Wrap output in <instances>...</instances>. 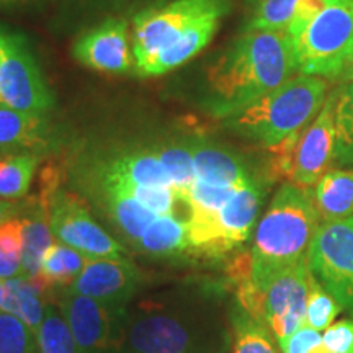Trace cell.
Returning <instances> with one entry per match:
<instances>
[{
    "mask_svg": "<svg viewBox=\"0 0 353 353\" xmlns=\"http://www.w3.org/2000/svg\"><path fill=\"white\" fill-rule=\"evenodd\" d=\"M299 72L286 30L245 28L206 72L205 108L221 120L239 113Z\"/></svg>",
    "mask_w": 353,
    "mask_h": 353,
    "instance_id": "6da1fadb",
    "label": "cell"
},
{
    "mask_svg": "<svg viewBox=\"0 0 353 353\" xmlns=\"http://www.w3.org/2000/svg\"><path fill=\"white\" fill-rule=\"evenodd\" d=\"M226 341L200 299L182 290L128 306L123 353H224Z\"/></svg>",
    "mask_w": 353,
    "mask_h": 353,
    "instance_id": "7a4b0ae2",
    "label": "cell"
},
{
    "mask_svg": "<svg viewBox=\"0 0 353 353\" xmlns=\"http://www.w3.org/2000/svg\"><path fill=\"white\" fill-rule=\"evenodd\" d=\"M321 223L311 188L291 182L278 188L255 228L250 250V278L259 298V311L260 294L272 278L307 259Z\"/></svg>",
    "mask_w": 353,
    "mask_h": 353,
    "instance_id": "3957f363",
    "label": "cell"
},
{
    "mask_svg": "<svg viewBox=\"0 0 353 353\" xmlns=\"http://www.w3.org/2000/svg\"><path fill=\"white\" fill-rule=\"evenodd\" d=\"M327 81L296 74L275 90L224 120L234 134L272 148L306 128L325 103Z\"/></svg>",
    "mask_w": 353,
    "mask_h": 353,
    "instance_id": "277c9868",
    "label": "cell"
},
{
    "mask_svg": "<svg viewBox=\"0 0 353 353\" xmlns=\"http://www.w3.org/2000/svg\"><path fill=\"white\" fill-rule=\"evenodd\" d=\"M291 39L299 72L339 79L353 54V0H330Z\"/></svg>",
    "mask_w": 353,
    "mask_h": 353,
    "instance_id": "5b68a950",
    "label": "cell"
},
{
    "mask_svg": "<svg viewBox=\"0 0 353 353\" xmlns=\"http://www.w3.org/2000/svg\"><path fill=\"white\" fill-rule=\"evenodd\" d=\"M226 0H174L151 7L132 19V56L136 74L162 50L170 46L188 26L208 15H226Z\"/></svg>",
    "mask_w": 353,
    "mask_h": 353,
    "instance_id": "8992f818",
    "label": "cell"
},
{
    "mask_svg": "<svg viewBox=\"0 0 353 353\" xmlns=\"http://www.w3.org/2000/svg\"><path fill=\"white\" fill-rule=\"evenodd\" d=\"M0 101L3 107L44 114L54 97L44 81L28 41L0 25Z\"/></svg>",
    "mask_w": 353,
    "mask_h": 353,
    "instance_id": "52a82bcc",
    "label": "cell"
},
{
    "mask_svg": "<svg viewBox=\"0 0 353 353\" xmlns=\"http://www.w3.org/2000/svg\"><path fill=\"white\" fill-rule=\"evenodd\" d=\"M307 263L324 290L353 314V216L321 223Z\"/></svg>",
    "mask_w": 353,
    "mask_h": 353,
    "instance_id": "ba28073f",
    "label": "cell"
},
{
    "mask_svg": "<svg viewBox=\"0 0 353 353\" xmlns=\"http://www.w3.org/2000/svg\"><path fill=\"white\" fill-rule=\"evenodd\" d=\"M59 311L79 353H123L128 307H114L63 290Z\"/></svg>",
    "mask_w": 353,
    "mask_h": 353,
    "instance_id": "9c48e42d",
    "label": "cell"
},
{
    "mask_svg": "<svg viewBox=\"0 0 353 353\" xmlns=\"http://www.w3.org/2000/svg\"><path fill=\"white\" fill-rule=\"evenodd\" d=\"M50 226L57 242L88 259H123L125 245L105 231L88 213L81 198L57 188L50 201Z\"/></svg>",
    "mask_w": 353,
    "mask_h": 353,
    "instance_id": "30bf717a",
    "label": "cell"
},
{
    "mask_svg": "<svg viewBox=\"0 0 353 353\" xmlns=\"http://www.w3.org/2000/svg\"><path fill=\"white\" fill-rule=\"evenodd\" d=\"M309 276L311 270L304 259L273 276L260 294L259 321L270 329L280 347L304 325Z\"/></svg>",
    "mask_w": 353,
    "mask_h": 353,
    "instance_id": "8fae6325",
    "label": "cell"
},
{
    "mask_svg": "<svg viewBox=\"0 0 353 353\" xmlns=\"http://www.w3.org/2000/svg\"><path fill=\"white\" fill-rule=\"evenodd\" d=\"M143 272L126 257L88 259L69 291L114 307H128L138 293Z\"/></svg>",
    "mask_w": 353,
    "mask_h": 353,
    "instance_id": "7c38bea8",
    "label": "cell"
},
{
    "mask_svg": "<svg viewBox=\"0 0 353 353\" xmlns=\"http://www.w3.org/2000/svg\"><path fill=\"white\" fill-rule=\"evenodd\" d=\"M72 56L99 72H130L134 68V56L128 39V23L121 19H108L87 30L74 43Z\"/></svg>",
    "mask_w": 353,
    "mask_h": 353,
    "instance_id": "4fadbf2b",
    "label": "cell"
},
{
    "mask_svg": "<svg viewBox=\"0 0 353 353\" xmlns=\"http://www.w3.org/2000/svg\"><path fill=\"white\" fill-rule=\"evenodd\" d=\"M335 92L325 100L317 117L304 128L298 141L291 183L311 188L334 162Z\"/></svg>",
    "mask_w": 353,
    "mask_h": 353,
    "instance_id": "5bb4252c",
    "label": "cell"
},
{
    "mask_svg": "<svg viewBox=\"0 0 353 353\" xmlns=\"http://www.w3.org/2000/svg\"><path fill=\"white\" fill-rule=\"evenodd\" d=\"M265 196V183L254 179L234 190L231 198L219 210L218 224L226 254L250 239Z\"/></svg>",
    "mask_w": 353,
    "mask_h": 353,
    "instance_id": "9a60e30c",
    "label": "cell"
},
{
    "mask_svg": "<svg viewBox=\"0 0 353 353\" xmlns=\"http://www.w3.org/2000/svg\"><path fill=\"white\" fill-rule=\"evenodd\" d=\"M195 167V176L200 182L216 187L239 188L250 180L257 179L249 165L237 152L224 145L210 141H193L190 143Z\"/></svg>",
    "mask_w": 353,
    "mask_h": 353,
    "instance_id": "2e32d148",
    "label": "cell"
},
{
    "mask_svg": "<svg viewBox=\"0 0 353 353\" xmlns=\"http://www.w3.org/2000/svg\"><path fill=\"white\" fill-rule=\"evenodd\" d=\"M223 17L224 15H221V13H214V15H208L205 19L195 21L170 46L162 50L151 63L141 69L138 76L157 77L187 64L190 59L200 54L208 46Z\"/></svg>",
    "mask_w": 353,
    "mask_h": 353,
    "instance_id": "e0dca14e",
    "label": "cell"
},
{
    "mask_svg": "<svg viewBox=\"0 0 353 353\" xmlns=\"http://www.w3.org/2000/svg\"><path fill=\"white\" fill-rule=\"evenodd\" d=\"M97 183L101 208L108 214V218L132 247H136L143 234L159 216L148 210L145 206L131 196L130 193L123 192L121 188L107 183Z\"/></svg>",
    "mask_w": 353,
    "mask_h": 353,
    "instance_id": "ac0fdd59",
    "label": "cell"
},
{
    "mask_svg": "<svg viewBox=\"0 0 353 353\" xmlns=\"http://www.w3.org/2000/svg\"><path fill=\"white\" fill-rule=\"evenodd\" d=\"M105 174L145 187L174 188L169 174L159 159L157 149H131L112 156L95 167Z\"/></svg>",
    "mask_w": 353,
    "mask_h": 353,
    "instance_id": "d6986e66",
    "label": "cell"
},
{
    "mask_svg": "<svg viewBox=\"0 0 353 353\" xmlns=\"http://www.w3.org/2000/svg\"><path fill=\"white\" fill-rule=\"evenodd\" d=\"M46 144L44 114L0 107V152L32 151Z\"/></svg>",
    "mask_w": 353,
    "mask_h": 353,
    "instance_id": "ffe728a7",
    "label": "cell"
},
{
    "mask_svg": "<svg viewBox=\"0 0 353 353\" xmlns=\"http://www.w3.org/2000/svg\"><path fill=\"white\" fill-rule=\"evenodd\" d=\"M187 221L185 216L179 214L159 216L151 226L145 229L134 249L149 257H179L192 249Z\"/></svg>",
    "mask_w": 353,
    "mask_h": 353,
    "instance_id": "44dd1931",
    "label": "cell"
},
{
    "mask_svg": "<svg viewBox=\"0 0 353 353\" xmlns=\"http://www.w3.org/2000/svg\"><path fill=\"white\" fill-rule=\"evenodd\" d=\"M20 219L21 234H23V252H21L23 276L33 280L41 270L44 254L56 242L50 226V206L37 200V205H33L28 214L21 216Z\"/></svg>",
    "mask_w": 353,
    "mask_h": 353,
    "instance_id": "7402d4cb",
    "label": "cell"
},
{
    "mask_svg": "<svg viewBox=\"0 0 353 353\" xmlns=\"http://www.w3.org/2000/svg\"><path fill=\"white\" fill-rule=\"evenodd\" d=\"M314 201L322 223L353 216V169L327 170L316 183Z\"/></svg>",
    "mask_w": 353,
    "mask_h": 353,
    "instance_id": "603a6c76",
    "label": "cell"
},
{
    "mask_svg": "<svg viewBox=\"0 0 353 353\" xmlns=\"http://www.w3.org/2000/svg\"><path fill=\"white\" fill-rule=\"evenodd\" d=\"M88 262V257L72 247L54 242L44 254L39 275L30 280L44 294L52 290H65L74 283Z\"/></svg>",
    "mask_w": 353,
    "mask_h": 353,
    "instance_id": "cb8c5ba5",
    "label": "cell"
},
{
    "mask_svg": "<svg viewBox=\"0 0 353 353\" xmlns=\"http://www.w3.org/2000/svg\"><path fill=\"white\" fill-rule=\"evenodd\" d=\"M46 294L28 278L17 276L3 280L2 311L19 317L33 334L38 332L46 311Z\"/></svg>",
    "mask_w": 353,
    "mask_h": 353,
    "instance_id": "d4e9b609",
    "label": "cell"
},
{
    "mask_svg": "<svg viewBox=\"0 0 353 353\" xmlns=\"http://www.w3.org/2000/svg\"><path fill=\"white\" fill-rule=\"evenodd\" d=\"M39 156L32 151L0 152V200L17 201L28 195Z\"/></svg>",
    "mask_w": 353,
    "mask_h": 353,
    "instance_id": "484cf974",
    "label": "cell"
},
{
    "mask_svg": "<svg viewBox=\"0 0 353 353\" xmlns=\"http://www.w3.org/2000/svg\"><path fill=\"white\" fill-rule=\"evenodd\" d=\"M231 332L232 353H283L270 329L239 304L231 311Z\"/></svg>",
    "mask_w": 353,
    "mask_h": 353,
    "instance_id": "4316f807",
    "label": "cell"
},
{
    "mask_svg": "<svg viewBox=\"0 0 353 353\" xmlns=\"http://www.w3.org/2000/svg\"><path fill=\"white\" fill-rule=\"evenodd\" d=\"M334 162L353 169V82L335 90Z\"/></svg>",
    "mask_w": 353,
    "mask_h": 353,
    "instance_id": "83f0119b",
    "label": "cell"
},
{
    "mask_svg": "<svg viewBox=\"0 0 353 353\" xmlns=\"http://www.w3.org/2000/svg\"><path fill=\"white\" fill-rule=\"evenodd\" d=\"M34 339L37 343L33 353H79L63 312L52 303L46 304L44 319Z\"/></svg>",
    "mask_w": 353,
    "mask_h": 353,
    "instance_id": "f1b7e54d",
    "label": "cell"
},
{
    "mask_svg": "<svg viewBox=\"0 0 353 353\" xmlns=\"http://www.w3.org/2000/svg\"><path fill=\"white\" fill-rule=\"evenodd\" d=\"M303 0H249V30H286Z\"/></svg>",
    "mask_w": 353,
    "mask_h": 353,
    "instance_id": "f546056e",
    "label": "cell"
},
{
    "mask_svg": "<svg viewBox=\"0 0 353 353\" xmlns=\"http://www.w3.org/2000/svg\"><path fill=\"white\" fill-rule=\"evenodd\" d=\"M159 159L169 174L180 201L183 203L187 192L195 182V167H193L192 148L188 144H165L157 148Z\"/></svg>",
    "mask_w": 353,
    "mask_h": 353,
    "instance_id": "4dcf8cb0",
    "label": "cell"
},
{
    "mask_svg": "<svg viewBox=\"0 0 353 353\" xmlns=\"http://www.w3.org/2000/svg\"><path fill=\"white\" fill-rule=\"evenodd\" d=\"M341 311V304L330 296L327 291L324 290V286L311 273V276H309V293L304 325L321 332V330H325L334 324V319Z\"/></svg>",
    "mask_w": 353,
    "mask_h": 353,
    "instance_id": "1f68e13d",
    "label": "cell"
},
{
    "mask_svg": "<svg viewBox=\"0 0 353 353\" xmlns=\"http://www.w3.org/2000/svg\"><path fill=\"white\" fill-rule=\"evenodd\" d=\"M34 334L19 317L0 312V353H33Z\"/></svg>",
    "mask_w": 353,
    "mask_h": 353,
    "instance_id": "d6a6232c",
    "label": "cell"
},
{
    "mask_svg": "<svg viewBox=\"0 0 353 353\" xmlns=\"http://www.w3.org/2000/svg\"><path fill=\"white\" fill-rule=\"evenodd\" d=\"M322 343L327 353H353V317L334 322L325 329Z\"/></svg>",
    "mask_w": 353,
    "mask_h": 353,
    "instance_id": "836d02e7",
    "label": "cell"
},
{
    "mask_svg": "<svg viewBox=\"0 0 353 353\" xmlns=\"http://www.w3.org/2000/svg\"><path fill=\"white\" fill-rule=\"evenodd\" d=\"M17 276H23L21 255L13 254L0 245V280H10Z\"/></svg>",
    "mask_w": 353,
    "mask_h": 353,
    "instance_id": "e575fe53",
    "label": "cell"
},
{
    "mask_svg": "<svg viewBox=\"0 0 353 353\" xmlns=\"http://www.w3.org/2000/svg\"><path fill=\"white\" fill-rule=\"evenodd\" d=\"M21 213V205L17 201L0 200V224L7 223L8 219L17 218Z\"/></svg>",
    "mask_w": 353,
    "mask_h": 353,
    "instance_id": "d590c367",
    "label": "cell"
},
{
    "mask_svg": "<svg viewBox=\"0 0 353 353\" xmlns=\"http://www.w3.org/2000/svg\"><path fill=\"white\" fill-rule=\"evenodd\" d=\"M341 79L343 82H353V54L350 59L347 61L345 68H343L342 74H341Z\"/></svg>",
    "mask_w": 353,
    "mask_h": 353,
    "instance_id": "8d00e7d4",
    "label": "cell"
},
{
    "mask_svg": "<svg viewBox=\"0 0 353 353\" xmlns=\"http://www.w3.org/2000/svg\"><path fill=\"white\" fill-rule=\"evenodd\" d=\"M304 353H327V352H325L324 343H322V341H321L319 343H316V345H312L311 348H307V350L304 352Z\"/></svg>",
    "mask_w": 353,
    "mask_h": 353,
    "instance_id": "74e56055",
    "label": "cell"
},
{
    "mask_svg": "<svg viewBox=\"0 0 353 353\" xmlns=\"http://www.w3.org/2000/svg\"><path fill=\"white\" fill-rule=\"evenodd\" d=\"M2 298H3V280H0V312H2Z\"/></svg>",
    "mask_w": 353,
    "mask_h": 353,
    "instance_id": "f35d334b",
    "label": "cell"
},
{
    "mask_svg": "<svg viewBox=\"0 0 353 353\" xmlns=\"http://www.w3.org/2000/svg\"><path fill=\"white\" fill-rule=\"evenodd\" d=\"M19 2V0H0V6H8V3Z\"/></svg>",
    "mask_w": 353,
    "mask_h": 353,
    "instance_id": "ab89813d",
    "label": "cell"
},
{
    "mask_svg": "<svg viewBox=\"0 0 353 353\" xmlns=\"http://www.w3.org/2000/svg\"><path fill=\"white\" fill-rule=\"evenodd\" d=\"M0 107H3V105H2V101H0Z\"/></svg>",
    "mask_w": 353,
    "mask_h": 353,
    "instance_id": "60d3db41",
    "label": "cell"
}]
</instances>
